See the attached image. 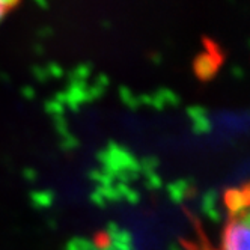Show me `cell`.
I'll return each mask as SVG.
<instances>
[{
  "label": "cell",
  "mask_w": 250,
  "mask_h": 250,
  "mask_svg": "<svg viewBox=\"0 0 250 250\" xmlns=\"http://www.w3.org/2000/svg\"><path fill=\"white\" fill-rule=\"evenodd\" d=\"M220 250H250V226L246 216H240L226 226Z\"/></svg>",
  "instance_id": "6da1fadb"
},
{
  "label": "cell",
  "mask_w": 250,
  "mask_h": 250,
  "mask_svg": "<svg viewBox=\"0 0 250 250\" xmlns=\"http://www.w3.org/2000/svg\"><path fill=\"white\" fill-rule=\"evenodd\" d=\"M8 8H9V3L8 2H0V21H2V19L5 17Z\"/></svg>",
  "instance_id": "7a4b0ae2"
}]
</instances>
